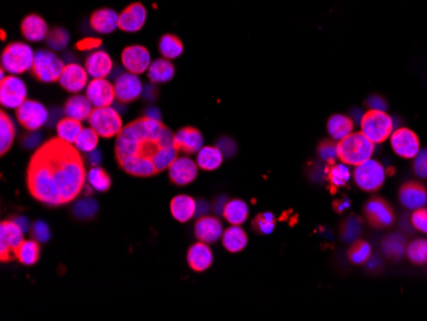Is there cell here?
<instances>
[{
    "label": "cell",
    "instance_id": "1",
    "mask_svg": "<svg viewBox=\"0 0 427 321\" xmlns=\"http://www.w3.org/2000/svg\"><path fill=\"white\" fill-rule=\"evenodd\" d=\"M86 179L78 148L59 137L43 143L27 168L29 192L48 206L72 203L83 191Z\"/></svg>",
    "mask_w": 427,
    "mask_h": 321
},
{
    "label": "cell",
    "instance_id": "2",
    "mask_svg": "<svg viewBox=\"0 0 427 321\" xmlns=\"http://www.w3.org/2000/svg\"><path fill=\"white\" fill-rule=\"evenodd\" d=\"M174 136L161 121L143 117L130 122L117 136L119 167L135 177H153L164 172L180 154Z\"/></svg>",
    "mask_w": 427,
    "mask_h": 321
},
{
    "label": "cell",
    "instance_id": "3",
    "mask_svg": "<svg viewBox=\"0 0 427 321\" xmlns=\"http://www.w3.org/2000/svg\"><path fill=\"white\" fill-rule=\"evenodd\" d=\"M375 143H371L362 132H352L338 141V159L346 164L357 167L371 159Z\"/></svg>",
    "mask_w": 427,
    "mask_h": 321
},
{
    "label": "cell",
    "instance_id": "4",
    "mask_svg": "<svg viewBox=\"0 0 427 321\" xmlns=\"http://www.w3.org/2000/svg\"><path fill=\"white\" fill-rule=\"evenodd\" d=\"M361 132L375 145L383 143L394 132V123L385 111L370 109L361 118Z\"/></svg>",
    "mask_w": 427,
    "mask_h": 321
},
{
    "label": "cell",
    "instance_id": "5",
    "mask_svg": "<svg viewBox=\"0 0 427 321\" xmlns=\"http://www.w3.org/2000/svg\"><path fill=\"white\" fill-rule=\"evenodd\" d=\"M35 53L29 44H9L1 54V68L14 76L25 73L32 69Z\"/></svg>",
    "mask_w": 427,
    "mask_h": 321
},
{
    "label": "cell",
    "instance_id": "6",
    "mask_svg": "<svg viewBox=\"0 0 427 321\" xmlns=\"http://www.w3.org/2000/svg\"><path fill=\"white\" fill-rule=\"evenodd\" d=\"M66 67L64 61L53 53L51 50H38L35 53V61L32 66V73L43 83H53L61 78L63 69Z\"/></svg>",
    "mask_w": 427,
    "mask_h": 321
},
{
    "label": "cell",
    "instance_id": "7",
    "mask_svg": "<svg viewBox=\"0 0 427 321\" xmlns=\"http://www.w3.org/2000/svg\"><path fill=\"white\" fill-rule=\"evenodd\" d=\"M88 123L100 137L104 138L118 136L124 128L120 114L113 106L95 108L88 118Z\"/></svg>",
    "mask_w": 427,
    "mask_h": 321
},
{
    "label": "cell",
    "instance_id": "8",
    "mask_svg": "<svg viewBox=\"0 0 427 321\" xmlns=\"http://www.w3.org/2000/svg\"><path fill=\"white\" fill-rule=\"evenodd\" d=\"M386 173L385 169L379 161L374 159L359 164L354 169L353 179L361 190L366 192H375L384 185Z\"/></svg>",
    "mask_w": 427,
    "mask_h": 321
},
{
    "label": "cell",
    "instance_id": "9",
    "mask_svg": "<svg viewBox=\"0 0 427 321\" xmlns=\"http://www.w3.org/2000/svg\"><path fill=\"white\" fill-rule=\"evenodd\" d=\"M364 215L369 225L376 229L389 228L396 220L393 208L384 198L379 196L371 198L366 203L364 206Z\"/></svg>",
    "mask_w": 427,
    "mask_h": 321
},
{
    "label": "cell",
    "instance_id": "10",
    "mask_svg": "<svg viewBox=\"0 0 427 321\" xmlns=\"http://www.w3.org/2000/svg\"><path fill=\"white\" fill-rule=\"evenodd\" d=\"M24 230L14 220L3 222L0 225V259L3 263L17 259V250L22 245Z\"/></svg>",
    "mask_w": 427,
    "mask_h": 321
},
{
    "label": "cell",
    "instance_id": "11",
    "mask_svg": "<svg viewBox=\"0 0 427 321\" xmlns=\"http://www.w3.org/2000/svg\"><path fill=\"white\" fill-rule=\"evenodd\" d=\"M27 99V87L19 76L9 74L0 81V103L9 109H19Z\"/></svg>",
    "mask_w": 427,
    "mask_h": 321
},
{
    "label": "cell",
    "instance_id": "12",
    "mask_svg": "<svg viewBox=\"0 0 427 321\" xmlns=\"http://www.w3.org/2000/svg\"><path fill=\"white\" fill-rule=\"evenodd\" d=\"M17 119L26 130L38 131L49 121V111L38 101L26 100L17 109Z\"/></svg>",
    "mask_w": 427,
    "mask_h": 321
},
{
    "label": "cell",
    "instance_id": "13",
    "mask_svg": "<svg viewBox=\"0 0 427 321\" xmlns=\"http://www.w3.org/2000/svg\"><path fill=\"white\" fill-rule=\"evenodd\" d=\"M390 143L396 155L404 159H413L420 153V138L409 128H398L390 136Z\"/></svg>",
    "mask_w": 427,
    "mask_h": 321
},
{
    "label": "cell",
    "instance_id": "14",
    "mask_svg": "<svg viewBox=\"0 0 427 321\" xmlns=\"http://www.w3.org/2000/svg\"><path fill=\"white\" fill-rule=\"evenodd\" d=\"M115 96L119 103H130L138 99L143 93V85L138 74L123 72L114 81Z\"/></svg>",
    "mask_w": 427,
    "mask_h": 321
},
{
    "label": "cell",
    "instance_id": "15",
    "mask_svg": "<svg viewBox=\"0 0 427 321\" xmlns=\"http://www.w3.org/2000/svg\"><path fill=\"white\" fill-rule=\"evenodd\" d=\"M86 98L93 108L112 106L114 100L117 99L114 83H110L106 78H93L87 85Z\"/></svg>",
    "mask_w": 427,
    "mask_h": 321
},
{
    "label": "cell",
    "instance_id": "16",
    "mask_svg": "<svg viewBox=\"0 0 427 321\" xmlns=\"http://www.w3.org/2000/svg\"><path fill=\"white\" fill-rule=\"evenodd\" d=\"M151 63L149 50L141 45H130L122 53V64L130 73L143 74L148 72Z\"/></svg>",
    "mask_w": 427,
    "mask_h": 321
},
{
    "label": "cell",
    "instance_id": "17",
    "mask_svg": "<svg viewBox=\"0 0 427 321\" xmlns=\"http://www.w3.org/2000/svg\"><path fill=\"white\" fill-rule=\"evenodd\" d=\"M59 83L68 93H81L88 85V73L86 68L77 63L66 64L62 76L59 78Z\"/></svg>",
    "mask_w": 427,
    "mask_h": 321
},
{
    "label": "cell",
    "instance_id": "18",
    "mask_svg": "<svg viewBox=\"0 0 427 321\" xmlns=\"http://www.w3.org/2000/svg\"><path fill=\"white\" fill-rule=\"evenodd\" d=\"M197 163L187 156L177 158L169 167V178L174 185H187L192 183L197 177Z\"/></svg>",
    "mask_w": 427,
    "mask_h": 321
},
{
    "label": "cell",
    "instance_id": "19",
    "mask_svg": "<svg viewBox=\"0 0 427 321\" xmlns=\"http://www.w3.org/2000/svg\"><path fill=\"white\" fill-rule=\"evenodd\" d=\"M148 19V11L141 3H133L119 14V29L124 32L140 31Z\"/></svg>",
    "mask_w": 427,
    "mask_h": 321
},
{
    "label": "cell",
    "instance_id": "20",
    "mask_svg": "<svg viewBox=\"0 0 427 321\" xmlns=\"http://www.w3.org/2000/svg\"><path fill=\"white\" fill-rule=\"evenodd\" d=\"M399 201L404 208L411 210L421 209L427 204V191L425 185L415 180L404 183L399 190Z\"/></svg>",
    "mask_w": 427,
    "mask_h": 321
},
{
    "label": "cell",
    "instance_id": "21",
    "mask_svg": "<svg viewBox=\"0 0 427 321\" xmlns=\"http://www.w3.org/2000/svg\"><path fill=\"white\" fill-rule=\"evenodd\" d=\"M87 73L93 78H106L114 68L110 56L104 50H95L87 56L85 62Z\"/></svg>",
    "mask_w": 427,
    "mask_h": 321
},
{
    "label": "cell",
    "instance_id": "22",
    "mask_svg": "<svg viewBox=\"0 0 427 321\" xmlns=\"http://www.w3.org/2000/svg\"><path fill=\"white\" fill-rule=\"evenodd\" d=\"M223 225L215 216H200L195 224V235L198 241L204 243L217 242L223 235Z\"/></svg>",
    "mask_w": 427,
    "mask_h": 321
},
{
    "label": "cell",
    "instance_id": "23",
    "mask_svg": "<svg viewBox=\"0 0 427 321\" xmlns=\"http://www.w3.org/2000/svg\"><path fill=\"white\" fill-rule=\"evenodd\" d=\"M175 145L182 153L192 155L204 148V137L193 127H185L175 133Z\"/></svg>",
    "mask_w": 427,
    "mask_h": 321
},
{
    "label": "cell",
    "instance_id": "24",
    "mask_svg": "<svg viewBox=\"0 0 427 321\" xmlns=\"http://www.w3.org/2000/svg\"><path fill=\"white\" fill-rule=\"evenodd\" d=\"M90 25L98 34L108 35L119 29V14L110 8H103L93 12L90 19Z\"/></svg>",
    "mask_w": 427,
    "mask_h": 321
},
{
    "label": "cell",
    "instance_id": "25",
    "mask_svg": "<svg viewBox=\"0 0 427 321\" xmlns=\"http://www.w3.org/2000/svg\"><path fill=\"white\" fill-rule=\"evenodd\" d=\"M187 261L192 270L201 272L207 270L212 265L214 256H212V253H211L210 248L207 246V243L198 242L188 250Z\"/></svg>",
    "mask_w": 427,
    "mask_h": 321
},
{
    "label": "cell",
    "instance_id": "26",
    "mask_svg": "<svg viewBox=\"0 0 427 321\" xmlns=\"http://www.w3.org/2000/svg\"><path fill=\"white\" fill-rule=\"evenodd\" d=\"M49 31L45 19L38 14H30L22 22V34L26 40L31 43H40L46 40Z\"/></svg>",
    "mask_w": 427,
    "mask_h": 321
},
{
    "label": "cell",
    "instance_id": "27",
    "mask_svg": "<svg viewBox=\"0 0 427 321\" xmlns=\"http://www.w3.org/2000/svg\"><path fill=\"white\" fill-rule=\"evenodd\" d=\"M197 203L188 195H177L170 201V213L175 220L186 223L196 215Z\"/></svg>",
    "mask_w": 427,
    "mask_h": 321
},
{
    "label": "cell",
    "instance_id": "28",
    "mask_svg": "<svg viewBox=\"0 0 427 321\" xmlns=\"http://www.w3.org/2000/svg\"><path fill=\"white\" fill-rule=\"evenodd\" d=\"M93 106L90 100L87 99L86 95H75L69 98L64 106V114L69 118H73L76 121H88V118L93 113Z\"/></svg>",
    "mask_w": 427,
    "mask_h": 321
},
{
    "label": "cell",
    "instance_id": "29",
    "mask_svg": "<svg viewBox=\"0 0 427 321\" xmlns=\"http://www.w3.org/2000/svg\"><path fill=\"white\" fill-rule=\"evenodd\" d=\"M354 128V122L352 118L344 114H334L329 118L328 132L335 141H341L344 137L351 135Z\"/></svg>",
    "mask_w": 427,
    "mask_h": 321
},
{
    "label": "cell",
    "instance_id": "30",
    "mask_svg": "<svg viewBox=\"0 0 427 321\" xmlns=\"http://www.w3.org/2000/svg\"><path fill=\"white\" fill-rule=\"evenodd\" d=\"M222 241L225 250L230 253H240L247 246V233L240 225H232L224 232Z\"/></svg>",
    "mask_w": 427,
    "mask_h": 321
},
{
    "label": "cell",
    "instance_id": "31",
    "mask_svg": "<svg viewBox=\"0 0 427 321\" xmlns=\"http://www.w3.org/2000/svg\"><path fill=\"white\" fill-rule=\"evenodd\" d=\"M174 72H175V68H174L173 63L167 58H161V59H156L151 63L149 71H148V76L153 83H167L173 78Z\"/></svg>",
    "mask_w": 427,
    "mask_h": 321
},
{
    "label": "cell",
    "instance_id": "32",
    "mask_svg": "<svg viewBox=\"0 0 427 321\" xmlns=\"http://www.w3.org/2000/svg\"><path fill=\"white\" fill-rule=\"evenodd\" d=\"M381 251L388 259L394 260V261L402 259L407 253L406 237L399 233L388 235L381 243Z\"/></svg>",
    "mask_w": 427,
    "mask_h": 321
},
{
    "label": "cell",
    "instance_id": "33",
    "mask_svg": "<svg viewBox=\"0 0 427 321\" xmlns=\"http://www.w3.org/2000/svg\"><path fill=\"white\" fill-rule=\"evenodd\" d=\"M224 155L217 146H204L197 153V165L202 170L212 172L223 164Z\"/></svg>",
    "mask_w": 427,
    "mask_h": 321
},
{
    "label": "cell",
    "instance_id": "34",
    "mask_svg": "<svg viewBox=\"0 0 427 321\" xmlns=\"http://www.w3.org/2000/svg\"><path fill=\"white\" fill-rule=\"evenodd\" d=\"M325 173H326V178L329 180V185H330V191L334 193L336 191V188L339 187H344L349 182L351 178V172H349V168L346 164H328L325 167Z\"/></svg>",
    "mask_w": 427,
    "mask_h": 321
},
{
    "label": "cell",
    "instance_id": "35",
    "mask_svg": "<svg viewBox=\"0 0 427 321\" xmlns=\"http://www.w3.org/2000/svg\"><path fill=\"white\" fill-rule=\"evenodd\" d=\"M223 216L230 225H242L247 220V204L242 200H230L224 206Z\"/></svg>",
    "mask_w": 427,
    "mask_h": 321
},
{
    "label": "cell",
    "instance_id": "36",
    "mask_svg": "<svg viewBox=\"0 0 427 321\" xmlns=\"http://www.w3.org/2000/svg\"><path fill=\"white\" fill-rule=\"evenodd\" d=\"M82 130L83 128H82L80 121H76L73 118H63L59 121V123L56 124L58 137L62 138L63 141L72 143V145H75L76 140Z\"/></svg>",
    "mask_w": 427,
    "mask_h": 321
},
{
    "label": "cell",
    "instance_id": "37",
    "mask_svg": "<svg viewBox=\"0 0 427 321\" xmlns=\"http://www.w3.org/2000/svg\"><path fill=\"white\" fill-rule=\"evenodd\" d=\"M159 50H160L161 56L167 58L169 61H172V59H175V58L182 56L183 44L178 37L174 36L172 34H167L160 39Z\"/></svg>",
    "mask_w": 427,
    "mask_h": 321
},
{
    "label": "cell",
    "instance_id": "38",
    "mask_svg": "<svg viewBox=\"0 0 427 321\" xmlns=\"http://www.w3.org/2000/svg\"><path fill=\"white\" fill-rule=\"evenodd\" d=\"M0 124H1V140H0V153L6 154V151L12 146L14 137H16V127L11 117L1 111L0 116Z\"/></svg>",
    "mask_w": 427,
    "mask_h": 321
},
{
    "label": "cell",
    "instance_id": "39",
    "mask_svg": "<svg viewBox=\"0 0 427 321\" xmlns=\"http://www.w3.org/2000/svg\"><path fill=\"white\" fill-rule=\"evenodd\" d=\"M371 253L370 243L359 240V241L353 242L352 246L348 248L347 258L351 263L356 265H364L371 258Z\"/></svg>",
    "mask_w": 427,
    "mask_h": 321
},
{
    "label": "cell",
    "instance_id": "40",
    "mask_svg": "<svg viewBox=\"0 0 427 321\" xmlns=\"http://www.w3.org/2000/svg\"><path fill=\"white\" fill-rule=\"evenodd\" d=\"M40 258V246L38 241H24L17 250V260L24 265H35Z\"/></svg>",
    "mask_w": 427,
    "mask_h": 321
},
{
    "label": "cell",
    "instance_id": "41",
    "mask_svg": "<svg viewBox=\"0 0 427 321\" xmlns=\"http://www.w3.org/2000/svg\"><path fill=\"white\" fill-rule=\"evenodd\" d=\"M87 182L93 187L95 191L106 192L112 185V179L104 169L100 167H93L87 173Z\"/></svg>",
    "mask_w": 427,
    "mask_h": 321
},
{
    "label": "cell",
    "instance_id": "42",
    "mask_svg": "<svg viewBox=\"0 0 427 321\" xmlns=\"http://www.w3.org/2000/svg\"><path fill=\"white\" fill-rule=\"evenodd\" d=\"M99 137L98 132L93 130V127L83 128L76 140L75 146L78 148V151L88 154L98 148Z\"/></svg>",
    "mask_w": 427,
    "mask_h": 321
},
{
    "label": "cell",
    "instance_id": "43",
    "mask_svg": "<svg viewBox=\"0 0 427 321\" xmlns=\"http://www.w3.org/2000/svg\"><path fill=\"white\" fill-rule=\"evenodd\" d=\"M362 229V220L359 216H348L341 225V237L344 242H354Z\"/></svg>",
    "mask_w": 427,
    "mask_h": 321
},
{
    "label": "cell",
    "instance_id": "44",
    "mask_svg": "<svg viewBox=\"0 0 427 321\" xmlns=\"http://www.w3.org/2000/svg\"><path fill=\"white\" fill-rule=\"evenodd\" d=\"M71 35L69 32L63 29V27H56L53 30H50L46 37V44L50 49L54 51H62L68 46Z\"/></svg>",
    "mask_w": 427,
    "mask_h": 321
},
{
    "label": "cell",
    "instance_id": "45",
    "mask_svg": "<svg viewBox=\"0 0 427 321\" xmlns=\"http://www.w3.org/2000/svg\"><path fill=\"white\" fill-rule=\"evenodd\" d=\"M407 258L416 265H423L427 263V241L415 240L407 246Z\"/></svg>",
    "mask_w": 427,
    "mask_h": 321
},
{
    "label": "cell",
    "instance_id": "46",
    "mask_svg": "<svg viewBox=\"0 0 427 321\" xmlns=\"http://www.w3.org/2000/svg\"><path fill=\"white\" fill-rule=\"evenodd\" d=\"M98 203L93 198H85L76 203L73 214L78 219H90L98 213Z\"/></svg>",
    "mask_w": 427,
    "mask_h": 321
},
{
    "label": "cell",
    "instance_id": "47",
    "mask_svg": "<svg viewBox=\"0 0 427 321\" xmlns=\"http://www.w3.org/2000/svg\"><path fill=\"white\" fill-rule=\"evenodd\" d=\"M317 155L326 164H333L338 159V143L335 140H324L317 146Z\"/></svg>",
    "mask_w": 427,
    "mask_h": 321
},
{
    "label": "cell",
    "instance_id": "48",
    "mask_svg": "<svg viewBox=\"0 0 427 321\" xmlns=\"http://www.w3.org/2000/svg\"><path fill=\"white\" fill-rule=\"evenodd\" d=\"M252 229L259 235H270L275 229V216L272 213L259 214L252 220Z\"/></svg>",
    "mask_w": 427,
    "mask_h": 321
},
{
    "label": "cell",
    "instance_id": "49",
    "mask_svg": "<svg viewBox=\"0 0 427 321\" xmlns=\"http://www.w3.org/2000/svg\"><path fill=\"white\" fill-rule=\"evenodd\" d=\"M413 170L416 175L421 178H427V148L420 150V153L416 155Z\"/></svg>",
    "mask_w": 427,
    "mask_h": 321
},
{
    "label": "cell",
    "instance_id": "50",
    "mask_svg": "<svg viewBox=\"0 0 427 321\" xmlns=\"http://www.w3.org/2000/svg\"><path fill=\"white\" fill-rule=\"evenodd\" d=\"M411 222L417 230L427 233V209L421 208L413 211L411 216Z\"/></svg>",
    "mask_w": 427,
    "mask_h": 321
},
{
    "label": "cell",
    "instance_id": "51",
    "mask_svg": "<svg viewBox=\"0 0 427 321\" xmlns=\"http://www.w3.org/2000/svg\"><path fill=\"white\" fill-rule=\"evenodd\" d=\"M32 237L38 242H48L50 240V229L48 224L43 222H36L32 225Z\"/></svg>",
    "mask_w": 427,
    "mask_h": 321
},
{
    "label": "cell",
    "instance_id": "52",
    "mask_svg": "<svg viewBox=\"0 0 427 321\" xmlns=\"http://www.w3.org/2000/svg\"><path fill=\"white\" fill-rule=\"evenodd\" d=\"M217 146L223 153L224 158H232L237 153V145L230 137H222L217 141Z\"/></svg>",
    "mask_w": 427,
    "mask_h": 321
},
{
    "label": "cell",
    "instance_id": "53",
    "mask_svg": "<svg viewBox=\"0 0 427 321\" xmlns=\"http://www.w3.org/2000/svg\"><path fill=\"white\" fill-rule=\"evenodd\" d=\"M101 45V40L95 37H86L77 43V49L81 51H95Z\"/></svg>",
    "mask_w": 427,
    "mask_h": 321
},
{
    "label": "cell",
    "instance_id": "54",
    "mask_svg": "<svg viewBox=\"0 0 427 321\" xmlns=\"http://www.w3.org/2000/svg\"><path fill=\"white\" fill-rule=\"evenodd\" d=\"M41 138H43V136H41L40 132L31 131V133H29V135H26V136L24 137L22 145H24L26 148H38V145H41Z\"/></svg>",
    "mask_w": 427,
    "mask_h": 321
},
{
    "label": "cell",
    "instance_id": "55",
    "mask_svg": "<svg viewBox=\"0 0 427 321\" xmlns=\"http://www.w3.org/2000/svg\"><path fill=\"white\" fill-rule=\"evenodd\" d=\"M367 106H370L371 109H378V111H385V104L384 100L381 99L380 96H371L370 99L367 100Z\"/></svg>",
    "mask_w": 427,
    "mask_h": 321
},
{
    "label": "cell",
    "instance_id": "56",
    "mask_svg": "<svg viewBox=\"0 0 427 321\" xmlns=\"http://www.w3.org/2000/svg\"><path fill=\"white\" fill-rule=\"evenodd\" d=\"M349 200L348 198H341V200H335L334 203H333V209L334 211H336L338 214H341L343 211L346 210L349 208Z\"/></svg>",
    "mask_w": 427,
    "mask_h": 321
},
{
    "label": "cell",
    "instance_id": "57",
    "mask_svg": "<svg viewBox=\"0 0 427 321\" xmlns=\"http://www.w3.org/2000/svg\"><path fill=\"white\" fill-rule=\"evenodd\" d=\"M103 160V156L98 148H95L91 153H88V161L93 167H99L100 163Z\"/></svg>",
    "mask_w": 427,
    "mask_h": 321
},
{
    "label": "cell",
    "instance_id": "58",
    "mask_svg": "<svg viewBox=\"0 0 427 321\" xmlns=\"http://www.w3.org/2000/svg\"><path fill=\"white\" fill-rule=\"evenodd\" d=\"M145 117L151 118V119H156V121H161L160 111H158L154 106H150L145 111Z\"/></svg>",
    "mask_w": 427,
    "mask_h": 321
},
{
    "label": "cell",
    "instance_id": "59",
    "mask_svg": "<svg viewBox=\"0 0 427 321\" xmlns=\"http://www.w3.org/2000/svg\"><path fill=\"white\" fill-rule=\"evenodd\" d=\"M14 222L19 224V228L22 229L24 232H27V230L30 229V224H29V220L26 219L25 216H19V218H16Z\"/></svg>",
    "mask_w": 427,
    "mask_h": 321
},
{
    "label": "cell",
    "instance_id": "60",
    "mask_svg": "<svg viewBox=\"0 0 427 321\" xmlns=\"http://www.w3.org/2000/svg\"><path fill=\"white\" fill-rule=\"evenodd\" d=\"M155 88H154V86H151V85H149V86L143 87V95H145V98H146V99L148 100L155 99Z\"/></svg>",
    "mask_w": 427,
    "mask_h": 321
},
{
    "label": "cell",
    "instance_id": "61",
    "mask_svg": "<svg viewBox=\"0 0 427 321\" xmlns=\"http://www.w3.org/2000/svg\"><path fill=\"white\" fill-rule=\"evenodd\" d=\"M207 210H209V205L206 204V201H198L196 215L205 216Z\"/></svg>",
    "mask_w": 427,
    "mask_h": 321
}]
</instances>
